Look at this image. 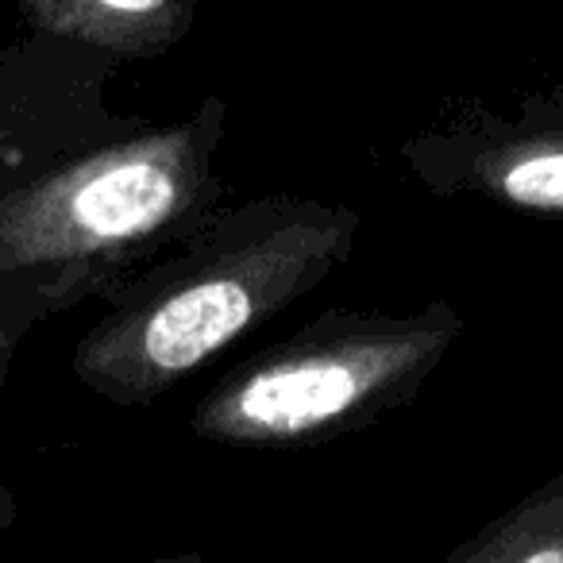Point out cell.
<instances>
[{
  "mask_svg": "<svg viewBox=\"0 0 563 563\" xmlns=\"http://www.w3.org/2000/svg\"><path fill=\"white\" fill-rule=\"evenodd\" d=\"M224 132L228 104L209 97L189 120H135L0 186V347L194 240L224 209Z\"/></svg>",
  "mask_w": 563,
  "mask_h": 563,
  "instance_id": "obj_1",
  "label": "cell"
},
{
  "mask_svg": "<svg viewBox=\"0 0 563 563\" xmlns=\"http://www.w3.org/2000/svg\"><path fill=\"white\" fill-rule=\"evenodd\" d=\"M437 563H563V471Z\"/></svg>",
  "mask_w": 563,
  "mask_h": 563,
  "instance_id": "obj_7",
  "label": "cell"
},
{
  "mask_svg": "<svg viewBox=\"0 0 563 563\" xmlns=\"http://www.w3.org/2000/svg\"><path fill=\"white\" fill-rule=\"evenodd\" d=\"M432 194H478L509 209L563 217V104L525 101L517 117H483L406 143Z\"/></svg>",
  "mask_w": 563,
  "mask_h": 563,
  "instance_id": "obj_4",
  "label": "cell"
},
{
  "mask_svg": "<svg viewBox=\"0 0 563 563\" xmlns=\"http://www.w3.org/2000/svg\"><path fill=\"white\" fill-rule=\"evenodd\" d=\"M143 563H212L197 552H181V555H158V560H143Z\"/></svg>",
  "mask_w": 563,
  "mask_h": 563,
  "instance_id": "obj_9",
  "label": "cell"
},
{
  "mask_svg": "<svg viewBox=\"0 0 563 563\" xmlns=\"http://www.w3.org/2000/svg\"><path fill=\"white\" fill-rule=\"evenodd\" d=\"M12 355H16V352H9V347H0V386H4V378H9ZM12 521H16V498H12L9 483L0 478V529H9Z\"/></svg>",
  "mask_w": 563,
  "mask_h": 563,
  "instance_id": "obj_8",
  "label": "cell"
},
{
  "mask_svg": "<svg viewBox=\"0 0 563 563\" xmlns=\"http://www.w3.org/2000/svg\"><path fill=\"white\" fill-rule=\"evenodd\" d=\"M463 336L448 301L417 313L329 309L278 344L232 363L197 401L189 429L247 452H298L413 406Z\"/></svg>",
  "mask_w": 563,
  "mask_h": 563,
  "instance_id": "obj_3",
  "label": "cell"
},
{
  "mask_svg": "<svg viewBox=\"0 0 563 563\" xmlns=\"http://www.w3.org/2000/svg\"><path fill=\"white\" fill-rule=\"evenodd\" d=\"M109 70L104 58L35 32L0 55V186L135 124L101 104Z\"/></svg>",
  "mask_w": 563,
  "mask_h": 563,
  "instance_id": "obj_5",
  "label": "cell"
},
{
  "mask_svg": "<svg viewBox=\"0 0 563 563\" xmlns=\"http://www.w3.org/2000/svg\"><path fill=\"white\" fill-rule=\"evenodd\" d=\"M27 27L89 51L104 63H147L189 35L197 9L189 0H24Z\"/></svg>",
  "mask_w": 563,
  "mask_h": 563,
  "instance_id": "obj_6",
  "label": "cell"
},
{
  "mask_svg": "<svg viewBox=\"0 0 563 563\" xmlns=\"http://www.w3.org/2000/svg\"><path fill=\"white\" fill-rule=\"evenodd\" d=\"M355 235L360 212L313 197L220 209L189 243L104 294L109 309L81 336L74 375L112 406H151L329 282Z\"/></svg>",
  "mask_w": 563,
  "mask_h": 563,
  "instance_id": "obj_2",
  "label": "cell"
}]
</instances>
